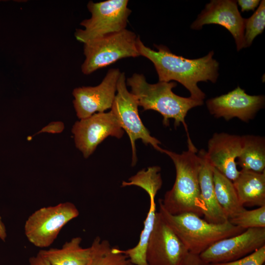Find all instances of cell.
<instances>
[{
  "label": "cell",
  "mask_w": 265,
  "mask_h": 265,
  "mask_svg": "<svg viewBox=\"0 0 265 265\" xmlns=\"http://www.w3.org/2000/svg\"><path fill=\"white\" fill-rule=\"evenodd\" d=\"M155 46L158 51L146 46L138 37L137 47L140 56L153 63L159 81H177L189 91L190 97L203 101L205 94L197 83L208 80L215 83L218 76L219 64L212 58L213 52L201 58L188 59L173 53L164 45Z\"/></svg>",
  "instance_id": "cell-1"
},
{
  "label": "cell",
  "mask_w": 265,
  "mask_h": 265,
  "mask_svg": "<svg viewBox=\"0 0 265 265\" xmlns=\"http://www.w3.org/2000/svg\"><path fill=\"white\" fill-rule=\"evenodd\" d=\"M126 84L130 86L131 93L136 99L138 106H142L144 110H154L159 112L163 116L165 126L169 125L170 118L174 119L175 128L182 123L187 134L188 149L197 151L189 137L185 117L190 109L202 105L203 101L175 94L172 91L177 86L174 81H159L151 84L147 82L145 77L140 74H132L127 79Z\"/></svg>",
  "instance_id": "cell-2"
},
{
  "label": "cell",
  "mask_w": 265,
  "mask_h": 265,
  "mask_svg": "<svg viewBox=\"0 0 265 265\" xmlns=\"http://www.w3.org/2000/svg\"><path fill=\"white\" fill-rule=\"evenodd\" d=\"M172 160L176 179L172 188L159 201L164 209L173 215L191 212L201 217L206 208L200 196L199 173L201 160L196 152L188 150L182 154L164 150Z\"/></svg>",
  "instance_id": "cell-3"
},
{
  "label": "cell",
  "mask_w": 265,
  "mask_h": 265,
  "mask_svg": "<svg viewBox=\"0 0 265 265\" xmlns=\"http://www.w3.org/2000/svg\"><path fill=\"white\" fill-rule=\"evenodd\" d=\"M159 212L164 220L187 249L199 255L216 242L240 234L245 230L229 221L222 224L210 223L197 214L186 212L173 215L159 201Z\"/></svg>",
  "instance_id": "cell-4"
},
{
  "label": "cell",
  "mask_w": 265,
  "mask_h": 265,
  "mask_svg": "<svg viewBox=\"0 0 265 265\" xmlns=\"http://www.w3.org/2000/svg\"><path fill=\"white\" fill-rule=\"evenodd\" d=\"M138 37L126 28L84 44L85 58L81 66L82 73L89 75L121 59L139 56Z\"/></svg>",
  "instance_id": "cell-5"
},
{
  "label": "cell",
  "mask_w": 265,
  "mask_h": 265,
  "mask_svg": "<svg viewBox=\"0 0 265 265\" xmlns=\"http://www.w3.org/2000/svg\"><path fill=\"white\" fill-rule=\"evenodd\" d=\"M128 0L89 1L87 8L91 16L80 23L83 29H76V39L85 44L126 29L132 12L128 6Z\"/></svg>",
  "instance_id": "cell-6"
},
{
  "label": "cell",
  "mask_w": 265,
  "mask_h": 265,
  "mask_svg": "<svg viewBox=\"0 0 265 265\" xmlns=\"http://www.w3.org/2000/svg\"><path fill=\"white\" fill-rule=\"evenodd\" d=\"M79 215L78 208L69 202L41 208L33 212L26 221V237L37 247H49L63 227Z\"/></svg>",
  "instance_id": "cell-7"
},
{
  "label": "cell",
  "mask_w": 265,
  "mask_h": 265,
  "mask_svg": "<svg viewBox=\"0 0 265 265\" xmlns=\"http://www.w3.org/2000/svg\"><path fill=\"white\" fill-rule=\"evenodd\" d=\"M116 93L111 111L130 138L132 149V166L137 161L135 142L138 139H141L145 145L150 144L157 150L163 153V149L159 146L160 142L151 135L140 118L138 102L135 96L127 89L124 72H121L120 75Z\"/></svg>",
  "instance_id": "cell-8"
},
{
  "label": "cell",
  "mask_w": 265,
  "mask_h": 265,
  "mask_svg": "<svg viewBox=\"0 0 265 265\" xmlns=\"http://www.w3.org/2000/svg\"><path fill=\"white\" fill-rule=\"evenodd\" d=\"M72 131L77 148L85 158L89 157L107 137L120 138L124 134L118 120L111 110L96 113L77 121Z\"/></svg>",
  "instance_id": "cell-9"
},
{
  "label": "cell",
  "mask_w": 265,
  "mask_h": 265,
  "mask_svg": "<svg viewBox=\"0 0 265 265\" xmlns=\"http://www.w3.org/2000/svg\"><path fill=\"white\" fill-rule=\"evenodd\" d=\"M189 252L157 212L146 250L148 265H181Z\"/></svg>",
  "instance_id": "cell-10"
},
{
  "label": "cell",
  "mask_w": 265,
  "mask_h": 265,
  "mask_svg": "<svg viewBox=\"0 0 265 265\" xmlns=\"http://www.w3.org/2000/svg\"><path fill=\"white\" fill-rule=\"evenodd\" d=\"M265 245V227L249 228L237 235L220 240L199 254L210 264L240 259Z\"/></svg>",
  "instance_id": "cell-11"
},
{
  "label": "cell",
  "mask_w": 265,
  "mask_h": 265,
  "mask_svg": "<svg viewBox=\"0 0 265 265\" xmlns=\"http://www.w3.org/2000/svg\"><path fill=\"white\" fill-rule=\"evenodd\" d=\"M120 74L119 69L111 68L98 85L73 90L74 106L79 119L86 118L97 112H104L111 108Z\"/></svg>",
  "instance_id": "cell-12"
},
{
  "label": "cell",
  "mask_w": 265,
  "mask_h": 265,
  "mask_svg": "<svg viewBox=\"0 0 265 265\" xmlns=\"http://www.w3.org/2000/svg\"><path fill=\"white\" fill-rule=\"evenodd\" d=\"M246 19L241 16L237 2L233 0H212L192 24L193 29L199 30L207 24H217L226 28L233 35L239 51L245 48L244 35Z\"/></svg>",
  "instance_id": "cell-13"
},
{
  "label": "cell",
  "mask_w": 265,
  "mask_h": 265,
  "mask_svg": "<svg viewBox=\"0 0 265 265\" xmlns=\"http://www.w3.org/2000/svg\"><path fill=\"white\" fill-rule=\"evenodd\" d=\"M206 104L210 113L216 118L229 121L237 117L247 122L263 107L265 97L248 95L238 86L227 94L208 100Z\"/></svg>",
  "instance_id": "cell-14"
},
{
  "label": "cell",
  "mask_w": 265,
  "mask_h": 265,
  "mask_svg": "<svg viewBox=\"0 0 265 265\" xmlns=\"http://www.w3.org/2000/svg\"><path fill=\"white\" fill-rule=\"evenodd\" d=\"M208 146L206 156L210 164L232 182L235 180L239 173L236 160L241 149V136L215 133Z\"/></svg>",
  "instance_id": "cell-15"
},
{
  "label": "cell",
  "mask_w": 265,
  "mask_h": 265,
  "mask_svg": "<svg viewBox=\"0 0 265 265\" xmlns=\"http://www.w3.org/2000/svg\"><path fill=\"white\" fill-rule=\"evenodd\" d=\"M198 155L201 160L199 173L200 196L206 208L204 219L212 223H224L228 219L219 205L215 196L213 179V167L207 158L205 150H201L198 152Z\"/></svg>",
  "instance_id": "cell-16"
},
{
  "label": "cell",
  "mask_w": 265,
  "mask_h": 265,
  "mask_svg": "<svg viewBox=\"0 0 265 265\" xmlns=\"http://www.w3.org/2000/svg\"><path fill=\"white\" fill-rule=\"evenodd\" d=\"M233 183L241 205L265 206V171L259 173L241 169Z\"/></svg>",
  "instance_id": "cell-17"
},
{
  "label": "cell",
  "mask_w": 265,
  "mask_h": 265,
  "mask_svg": "<svg viewBox=\"0 0 265 265\" xmlns=\"http://www.w3.org/2000/svg\"><path fill=\"white\" fill-rule=\"evenodd\" d=\"M82 238L77 237L66 242L61 248L41 250L38 253L52 265H87L94 253V247L87 248L80 246Z\"/></svg>",
  "instance_id": "cell-18"
},
{
  "label": "cell",
  "mask_w": 265,
  "mask_h": 265,
  "mask_svg": "<svg viewBox=\"0 0 265 265\" xmlns=\"http://www.w3.org/2000/svg\"><path fill=\"white\" fill-rule=\"evenodd\" d=\"M242 146L237 165L242 170L261 173L265 171V140L260 136H241Z\"/></svg>",
  "instance_id": "cell-19"
},
{
  "label": "cell",
  "mask_w": 265,
  "mask_h": 265,
  "mask_svg": "<svg viewBox=\"0 0 265 265\" xmlns=\"http://www.w3.org/2000/svg\"><path fill=\"white\" fill-rule=\"evenodd\" d=\"M213 179L217 201L228 219L245 209L239 201L232 181L214 167Z\"/></svg>",
  "instance_id": "cell-20"
},
{
  "label": "cell",
  "mask_w": 265,
  "mask_h": 265,
  "mask_svg": "<svg viewBox=\"0 0 265 265\" xmlns=\"http://www.w3.org/2000/svg\"><path fill=\"white\" fill-rule=\"evenodd\" d=\"M147 193L150 198V208L144 221L143 229L137 244L134 247L127 250H121L117 247V251L125 255L130 261L135 265H148L146 259V250L156 218L157 211L155 198L157 193L154 192Z\"/></svg>",
  "instance_id": "cell-21"
},
{
  "label": "cell",
  "mask_w": 265,
  "mask_h": 265,
  "mask_svg": "<svg viewBox=\"0 0 265 265\" xmlns=\"http://www.w3.org/2000/svg\"><path fill=\"white\" fill-rule=\"evenodd\" d=\"M92 244L94 247L93 256L87 265H126L129 259L124 254L117 251L107 240L96 237Z\"/></svg>",
  "instance_id": "cell-22"
},
{
  "label": "cell",
  "mask_w": 265,
  "mask_h": 265,
  "mask_svg": "<svg viewBox=\"0 0 265 265\" xmlns=\"http://www.w3.org/2000/svg\"><path fill=\"white\" fill-rule=\"evenodd\" d=\"M228 221L233 225L245 230L265 227V206L252 210L244 209Z\"/></svg>",
  "instance_id": "cell-23"
},
{
  "label": "cell",
  "mask_w": 265,
  "mask_h": 265,
  "mask_svg": "<svg viewBox=\"0 0 265 265\" xmlns=\"http://www.w3.org/2000/svg\"><path fill=\"white\" fill-rule=\"evenodd\" d=\"M265 27V1L263 0L254 14L246 19L244 35L245 48L250 46L255 37L262 33Z\"/></svg>",
  "instance_id": "cell-24"
},
{
  "label": "cell",
  "mask_w": 265,
  "mask_h": 265,
  "mask_svg": "<svg viewBox=\"0 0 265 265\" xmlns=\"http://www.w3.org/2000/svg\"><path fill=\"white\" fill-rule=\"evenodd\" d=\"M265 262V245L238 260L211 265H264Z\"/></svg>",
  "instance_id": "cell-25"
},
{
  "label": "cell",
  "mask_w": 265,
  "mask_h": 265,
  "mask_svg": "<svg viewBox=\"0 0 265 265\" xmlns=\"http://www.w3.org/2000/svg\"><path fill=\"white\" fill-rule=\"evenodd\" d=\"M181 265H211L204 261L198 254L189 252Z\"/></svg>",
  "instance_id": "cell-26"
},
{
  "label": "cell",
  "mask_w": 265,
  "mask_h": 265,
  "mask_svg": "<svg viewBox=\"0 0 265 265\" xmlns=\"http://www.w3.org/2000/svg\"><path fill=\"white\" fill-rule=\"evenodd\" d=\"M241 12L254 11L260 2L259 0H238L237 1Z\"/></svg>",
  "instance_id": "cell-27"
},
{
  "label": "cell",
  "mask_w": 265,
  "mask_h": 265,
  "mask_svg": "<svg viewBox=\"0 0 265 265\" xmlns=\"http://www.w3.org/2000/svg\"><path fill=\"white\" fill-rule=\"evenodd\" d=\"M29 265H52L42 255L38 253L35 256L29 259Z\"/></svg>",
  "instance_id": "cell-28"
},
{
  "label": "cell",
  "mask_w": 265,
  "mask_h": 265,
  "mask_svg": "<svg viewBox=\"0 0 265 265\" xmlns=\"http://www.w3.org/2000/svg\"><path fill=\"white\" fill-rule=\"evenodd\" d=\"M7 237L6 230L5 226L2 221L1 217L0 216V238L5 241Z\"/></svg>",
  "instance_id": "cell-29"
},
{
  "label": "cell",
  "mask_w": 265,
  "mask_h": 265,
  "mask_svg": "<svg viewBox=\"0 0 265 265\" xmlns=\"http://www.w3.org/2000/svg\"><path fill=\"white\" fill-rule=\"evenodd\" d=\"M126 265H135L131 263L129 260Z\"/></svg>",
  "instance_id": "cell-30"
}]
</instances>
